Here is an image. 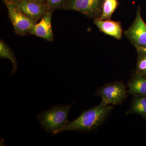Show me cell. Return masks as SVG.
<instances>
[{
	"mask_svg": "<svg viewBox=\"0 0 146 146\" xmlns=\"http://www.w3.org/2000/svg\"><path fill=\"white\" fill-rule=\"evenodd\" d=\"M54 10H49L41 21L36 24L31 34L46 39L49 42H52L54 40L53 33L51 25V19Z\"/></svg>",
	"mask_w": 146,
	"mask_h": 146,
	"instance_id": "ba28073f",
	"label": "cell"
},
{
	"mask_svg": "<svg viewBox=\"0 0 146 146\" xmlns=\"http://www.w3.org/2000/svg\"><path fill=\"white\" fill-rule=\"evenodd\" d=\"M7 11L9 17L13 24V28L16 34L24 36L31 34L33 29L36 25V22L32 21L22 13L13 3L4 1Z\"/></svg>",
	"mask_w": 146,
	"mask_h": 146,
	"instance_id": "5b68a950",
	"label": "cell"
},
{
	"mask_svg": "<svg viewBox=\"0 0 146 146\" xmlns=\"http://www.w3.org/2000/svg\"><path fill=\"white\" fill-rule=\"evenodd\" d=\"M123 34L136 49L146 48V24L142 18L140 6L137 7L134 21Z\"/></svg>",
	"mask_w": 146,
	"mask_h": 146,
	"instance_id": "277c9868",
	"label": "cell"
},
{
	"mask_svg": "<svg viewBox=\"0 0 146 146\" xmlns=\"http://www.w3.org/2000/svg\"><path fill=\"white\" fill-rule=\"evenodd\" d=\"M138 114L146 120V97L132 95L130 107L126 114Z\"/></svg>",
	"mask_w": 146,
	"mask_h": 146,
	"instance_id": "8fae6325",
	"label": "cell"
},
{
	"mask_svg": "<svg viewBox=\"0 0 146 146\" xmlns=\"http://www.w3.org/2000/svg\"><path fill=\"white\" fill-rule=\"evenodd\" d=\"M94 23L99 30L106 35L121 40L123 37V29L120 21L109 20H101L99 18L94 19Z\"/></svg>",
	"mask_w": 146,
	"mask_h": 146,
	"instance_id": "9c48e42d",
	"label": "cell"
},
{
	"mask_svg": "<svg viewBox=\"0 0 146 146\" xmlns=\"http://www.w3.org/2000/svg\"><path fill=\"white\" fill-rule=\"evenodd\" d=\"M113 109L111 106L101 102L82 112L76 119L68 121L60 133L72 131L86 132L95 130L103 123Z\"/></svg>",
	"mask_w": 146,
	"mask_h": 146,
	"instance_id": "6da1fadb",
	"label": "cell"
},
{
	"mask_svg": "<svg viewBox=\"0 0 146 146\" xmlns=\"http://www.w3.org/2000/svg\"><path fill=\"white\" fill-rule=\"evenodd\" d=\"M4 1H19V0H4Z\"/></svg>",
	"mask_w": 146,
	"mask_h": 146,
	"instance_id": "2e32d148",
	"label": "cell"
},
{
	"mask_svg": "<svg viewBox=\"0 0 146 146\" xmlns=\"http://www.w3.org/2000/svg\"><path fill=\"white\" fill-rule=\"evenodd\" d=\"M72 106L57 105L40 112L37 119L40 125L46 131L53 135L60 133L68 122V114Z\"/></svg>",
	"mask_w": 146,
	"mask_h": 146,
	"instance_id": "7a4b0ae2",
	"label": "cell"
},
{
	"mask_svg": "<svg viewBox=\"0 0 146 146\" xmlns=\"http://www.w3.org/2000/svg\"><path fill=\"white\" fill-rule=\"evenodd\" d=\"M119 5L118 0H104L101 16L99 19L102 20L111 19L112 14Z\"/></svg>",
	"mask_w": 146,
	"mask_h": 146,
	"instance_id": "7c38bea8",
	"label": "cell"
},
{
	"mask_svg": "<svg viewBox=\"0 0 146 146\" xmlns=\"http://www.w3.org/2000/svg\"><path fill=\"white\" fill-rule=\"evenodd\" d=\"M50 9L54 10L63 9L68 4L70 0H44Z\"/></svg>",
	"mask_w": 146,
	"mask_h": 146,
	"instance_id": "9a60e30c",
	"label": "cell"
},
{
	"mask_svg": "<svg viewBox=\"0 0 146 146\" xmlns=\"http://www.w3.org/2000/svg\"><path fill=\"white\" fill-rule=\"evenodd\" d=\"M137 61L135 72L137 74L146 76V48L136 49Z\"/></svg>",
	"mask_w": 146,
	"mask_h": 146,
	"instance_id": "4fadbf2b",
	"label": "cell"
},
{
	"mask_svg": "<svg viewBox=\"0 0 146 146\" xmlns=\"http://www.w3.org/2000/svg\"><path fill=\"white\" fill-rule=\"evenodd\" d=\"M127 93L124 84L119 81L106 84L97 89L95 95L101 97L102 103L115 105L125 100Z\"/></svg>",
	"mask_w": 146,
	"mask_h": 146,
	"instance_id": "3957f363",
	"label": "cell"
},
{
	"mask_svg": "<svg viewBox=\"0 0 146 146\" xmlns=\"http://www.w3.org/2000/svg\"><path fill=\"white\" fill-rule=\"evenodd\" d=\"M127 84L129 94L146 97V76L139 74L134 71Z\"/></svg>",
	"mask_w": 146,
	"mask_h": 146,
	"instance_id": "30bf717a",
	"label": "cell"
},
{
	"mask_svg": "<svg viewBox=\"0 0 146 146\" xmlns=\"http://www.w3.org/2000/svg\"><path fill=\"white\" fill-rule=\"evenodd\" d=\"M0 56L2 58H7L11 60L13 66L12 73L15 72L18 68L16 58L10 48L1 40L0 42Z\"/></svg>",
	"mask_w": 146,
	"mask_h": 146,
	"instance_id": "5bb4252c",
	"label": "cell"
},
{
	"mask_svg": "<svg viewBox=\"0 0 146 146\" xmlns=\"http://www.w3.org/2000/svg\"><path fill=\"white\" fill-rule=\"evenodd\" d=\"M11 2L24 15L36 23L51 9L44 0H19Z\"/></svg>",
	"mask_w": 146,
	"mask_h": 146,
	"instance_id": "8992f818",
	"label": "cell"
},
{
	"mask_svg": "<svg viewBox=\"0 0 146 146\" xmlns=\"http://www.w3.org/2000/svg\"><path fill=\"white\" fill-rule=\"evenodd\" d=\"M104 0H70L65 9L78 11L90 18L101 16Z\"/></svg>",
	"mask_w": 146,
	"mask_h": 146,
	"instance_id": "52a82bcc",
	"label": "cell"
}]
</instances>
